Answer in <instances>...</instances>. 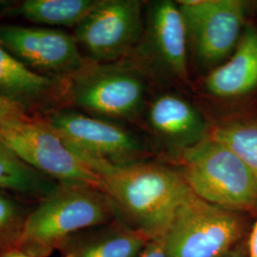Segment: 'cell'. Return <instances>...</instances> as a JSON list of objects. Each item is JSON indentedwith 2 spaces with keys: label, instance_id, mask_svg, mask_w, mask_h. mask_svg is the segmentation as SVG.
<instances>
[{
  "label": "cell",
  "instance_id": "cell-18",
  "mask_svg": "<svg viewBox=\"0 0 257 257\" xmlns=\"http://www.w3.org/2000/svg\"><path fill=\"white\" fill-rule=\"evenodd\" d=\"M210 135L231 149L257 179V116L225 121Z\"/></svg>",
  "mask_w": 257,
  "mask_h": 257
},
{
  "label": "cell",
  "instance_id": "cell-11",
  "mask_svg": "<svg viewBox=\"0 0 257 257\" xmlns=\"http://www.w3.org/2000/svg\"><path fill=\"white\" fill-rule=\"evenodd\" d=\"M139 43L143 61L158 74L182 82L188 79L189 43L177 1L151 3Z\"/></svg>",
  "mask_w": 257,
  "mask_h": 257
},
{
  "label": "cell",
  "instance_id": "cell-16",
  "mask_svg": "<svg viewBox=\"0 0 257 257\" xmlns=\"http://www.w3.org/2000/svg\"><path fill=\"white\" fill-rule=\"evenodd\" d=\"M100 0H25L8 10L35 24L49 28L77 26Z\"/></svg>",
  "mask_w": 257,
  "mask_h": 257
},
{
  "label": "cell",
  "instance_id": "cell-24",
  "mask_svg": "<svg viewBox=\"0 0 257 257\" xmlns=\"http://www.w3.org/2000/svg\"><path fill=\"white\" fill-rule=\"evenodd\" d=\"M228 257H247L246 248H243V246L240 245L238 248H235Z\"/></svg>",
  "mask_w": 257,
  "mask_h": 257
},
{
  "label": "cell",
  "instance_id": "cell-5",
  "mask_svg": "<svg viewBox=\"0 0 257 257\" xmlns=\"http://www.w3.org/2000/svg\"><path fill=\"white\" fill-rule=\"evenodd\" d=\"M145 95V81L136 67L87 60L67 80L65 98L90 115L115 122L137 117Z\"/></svg>",
  "mask_w": 257,
  "mask_h": 257
},
{
  "label": "cell",
  "instance_id": "cell-22",
  "mask_svg": "<svg viewBox=\"0 0 257 257\" xmlns=\"http://www.w3.org/2000/svg\"><path fill=\"white\" fill-rule=\"evenodd\" d=\"M246 255L247 257H257V219L248 234Z\"/></svg>",
  "mask_w": 257,
  "mask_h": 257
},
{
  "label": "cell",
  "instance_id": "cell-1",
  "mask_svg": "<svg viewBox=\"0 0 257 257\" xmlns=\"http://www.w3.org/2000/svg\"><path fill=\"white\" fill-rule=\"evenodd\" d=\"M98 176L118 219L150 241L164 238L184 199L192 193L178 171L145 161L113 164L76 154Z\"/></svg>",
  "mask_w": 257,
  "mask_h": 257
},
{
  "label": "cell",
  "instance_id": "cell-12",
  "mask_svg": "<svg viewBox=\"0 0 257 257\" xmlns=\"http://www.w3.org/2000/svg\"><path fill=\"white\" fill-rule=\"evenodd\" d=\"M67 80L31 70L0 44V97L24 110L51 111L65 97ZM48 111V112H49ZM32 116V115H31Z\"/></svg>",
  "mask_w": 257,
  "mask_h": 257
},
{
  "label": "cell",
  "instance_id": "cell-7",
  "mask_svg": "<svg viewBox=\"0 0 257 257\" xmlns=\"http://www.w3.org/2000/svg\"><path fill=\"white\" fill-rule=\"evenodd\" d=\"M188 43L197 62L213 68L233 53L246 26L247 2L242 0L177 1Z\"/></svg>",
  "mask_w": 257,
  "mask_h": 257
},
{
  "label": "cell",
  "instance_id": "cell-15",
  "mask_svg": "<svg viewBox=\"0 0 257 257\" xmlns=\"http://www.w3.org/2000/svg\"><path fill=\"white\" fill-rule=\"evenodd\" d=\"M150 240L117 219L82 237L76 235L64 247L73 257H140Z\"/></svg>",
  "mask_w": 257,
  "mask_h": 257
},
{
  "label": "cell",
  "instance_id": "cell-25",
  "mask_svg": "<svg viewBox=\"0 0 257 257\" xmlns=\"http://www.w3.org/2000/svg\"><path fill=\"white\" fill-rule=\"evenodd\" d=\"M65 257H73V256H72V254H70V253H67V252H65Z\"/></svg>",
  "mask_w": 257,
  "mask_h": 257
},
{
  "label": "cell",
  "instance_id": "cell-17",
  "mask_svg": "<svg viewBox=\"0 0 257 257\" xmlns=\"http://www.w3.org/2000/svg\"><path fill=\"white\" fill-rule=\"evenodd\" d=\"M56 183L24 163L0 138L1 190L39 200L50 193Z\"/></svg>",
  "mask_w": 257,
  "mask_h": 257
},
{
  "label": "cell",
  "instance_id": "cell-13",
  "mask_svg": "<svg viewBox=\"0 0 257 257\" xmlns=\"http://www.w3.org/2000/svg\"><path fill=\"white\" fill-rule=\"evenodd\" d=\"M149 125L167 147L182 152L209 136L201 111L183 97L159 94L148 108Z\"/></svg>",
  "mask_w": 257,
  "mask_h": 257
},
{
  "label": "cell",
  "instance_id": "cell-20",
  "mask_svg": "<svg viewBox=\"0 0 257 257\" xmlns=\"http://www.w3.org/2000/svg\"><path fill=\"white\" fill-rule=\"evenodd\" d=\"M34 116L29 115L24 110L19 109V107L0 97V126L14 122L24 121Z\"/></svg>",
  "mask_w": 257,
  "mask_h": 257
},
{
  "label": "cell",
  "instance_id": "cell-8",
  "mask_svg": "<svg viewBox=\"0 0 257 257\" xmlns=\"http://www.w3.org/2000/svg\"><path fill=\"white\" fill-rule=\"evenodd\" d=\"M41 119L77 154L113 164L142 161L147 155L143 141L114 121L70 109L51 110Z\"/></svg>",
  "mask_w": 257,
  "mask_h": 257
},
{
  "label": "cell",
  "instance_id": "cell-9",
  "mask_svg": "<svg viewBox=\"0 0 257 257\" xmlns=\"http://www.w3.org/2000/svg\"><path fill=\"white\" fill-rule=\"evenodd\" d=\"M142 2L100 0L76 26L74 37L95 62H116L130 55L143 33Z\"/></svg>",
  "mask_w": 257,
  "mask_h": 257
},
{
  "label": "cell",
  "instance_id": "cell-4",
  "mask_svg": "<svg viewBox=\"0 0 257 257\" xmlns=\"http://www.w3.org/2000/svg\"><path fill=\"white\" fill-rule=\"evenodd\" d=\"M245 229L238 211L192 192L177 208L163 238L166 257H228L240 246Z\"/></svg>",
  "mask_w": 257,
  "mask_h": 257
},
{
  "label": "cell",
  "instance_id": "cell-26",
  "mask_svg": "<svg viewBox=\"0 0 257 257\" xmlns=\"http://www.w3.org/2000/svg\"><path fill=\"white\" fill-rule=\"evenodd\" d=\"M1 3H2V2H1V1H0V5H2V4H1Z\"/></svg>",
  "mask_w": 257,
  "mask_h": 257
},
{
  "label": "cell",
  "instance_id": "cell-14",
  "mask_svg": "<svg viewBox=\"0 0 257 257\" xmlns=\"http://www.w3.org/2000/svg\"><path fill=\"white\" fill-rule=\"evenodd\" d=\"M203 86L207 93L219 99L238 98L256 89V28L246 24L233 53L210 71Z\"/></svg>",
  "mask_w": 257,
  "mask_h": 257
},
{
  "label": "cell",
  "instance_id": "cell-2",
  "mask_svg": "<svg viewBox=\"0 0 257 257\" xmlns=\"http://www.w3.org/2000/svg\"><path fill=\"white\" fill-rule=\"evenodd\" d=\"M117 219V212L101 189L57 182L29 212L17 249L32 257H49L77 233Z\"/></svg>",
  "mask_w": 257,
  "mask_h": 257
},
{
  "label": "cell",
  "instance_id": "cell-21",
  "mask_svg": "<svg viewBox=\"0 0 257 257\" xmlns=\"http://www.w3.org/2000/svg\"><path fill=\"white\" fill-rule=\"evenodd\" d=\"M140 257H166L163 239L150 241Z\"/></svg>",
  "mask_w": 257,
  "mask_h": 257
},
{
  "label": "cell",
  "instance_id": "cell-3",
  "mask_svg": "<svg viewBox=\"0 0 257 257\" xmlns=\"http://www.w3.org/2000/svg\"><path fill=\"white\" fill-rule=\"evenodd\" d=\"M180 175L195 195L231 211L257 208V179L242 159L211 135L179 152Z\"/></svg>",
  "mask_w": 257,
  "mask_h": 257
},
{
  "label": "cell",
  "instance_id": "cell-6",
  "mask_svg": "<svg viewBox=\"0 0 257 257\" xmlns=\"http://www.w3.org/2000/svg\"><path fill=\"white\" fill-rule=\"evenodd\" d=\"M0 138L24 163L55 182L101 189L98 176L41 118L1 125Z\"/></svg>",
  "mask_w": 257,
  "mask_h": 257
},
{
  "label": "cell",
  "instance_id": "cell-23",
  "mask_svg": "<svg viewBox=\"0 0 257 257\" xmlns=\"http://www.w3.org/2000/svg\"><path fill=\"white\" fill-rule=\"evenodd\" d=\"M0 257H32L30 256V255H28L26 254L25 252H23V251H20V250H18V249H15V250H11V251H8V252H6V253H4L3 255H1Z\"/></svg>",
  "mask_w": 257,
  "mask_h": 257
},
{
  "label": "cell",
  "instance_id": "cell-19",
  "mask_svg": "<svg viewBox=\"0 0 257 257\" xmlns=\"http://www.w3.org/2000/svg\"><path fill=\"white\" fill-rule=\"evenodd\" d=\"M29 212L14 193L0 189V256L17 249Z\"/></svg>",
  "mask_w": 257,
  "mask_h": 257
},
{
  "label": "cell",
  "instance_id": "cell-10",
  "mask_svg": "<svg viewBox=\"0 0 257 257\" xmlns=\"http://www.w3.org/2000/svg\"><path fill=\"white\" fill-rule=\"evenodd\" d=\"M0 44L31 70L60 80L87 62L74 36L56 28L3 25Z\"/></svg>",
  "mask_w": 257,
  "mask_h": 257
}]
</instances>
